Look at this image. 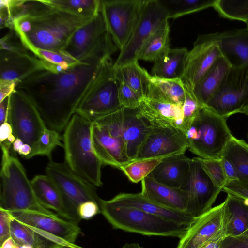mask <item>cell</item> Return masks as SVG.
<instances>
[{
    "label": "cell",
    "instance_id": "obj_1",
    "mask_svg": "<svg viewBox=\"0 0 248 248\" xmlns=\"http://www.w3.org/2000/svg\"><path fill=\"white\" fill-rule=\"evenodd\" d=\"M107 59L79 62L61 71L41 70L18 82L15 90L31 100L47 128L60 132L93 88Z\"/></svg>",
    "mask_w": 248,
    "mask_h": 248
},
{
    "label": "cell",
    "instance_id": "obj_2",
    "mask_svg": "<svg viewBox=\"0 0 248 248\" xmlns=\"http://www.w3.org/2000/svg\"><path fill=\"white\" fill-rule=\"evenodd\" d=\"M91 19L57 8L44 0H32L26 14L13 19V26L32 53L39 49L62 51L73 34Z\"/></svg>",
    "mask_w": 248,
    "mask_h": 248
},
{
    "label": "cell",
    "instance_id": "obj_3",
    "mask_svg": "<svg viewBox=\"0 0 248 248\" xmlns=\"http://www.w3.org/2000/svg\"><path fill=\"white\" fill-rule=\"evenodd\" d=\"M93 122L75 113L65 127L63 138L64 162L75 173L96 187H101L103 165L92 139Z\"/></svg>",
    "mask_w": 248,
    "mask_h": 248
},
{
    "label": "cell",
    "instance_id": "obj_4",
    "mask_svg": "<svg viewBox=\"0 0 248 248\" xmlns=\"http://www.w3.org/2000/svg\"><path fill=\"white\" fill-rule=\"evenodd\" d=\"M0 146V208L10 212L28 211L57 215L39 202L24 167L10 154V147L3 143Z\"/></svg>",
    "mask_w": 248,
    "mask_h": 248
},
{
    "label": "cell",
    "instance_id": "obj_5",
    "mask_svg": "<svg viewBox=\"0 0 248 248\" xmlns=\"http://www.w3.org/2000/svg\"><path fill=\"white\" fill-rule=\"evenodd\" d=\"M99 206L101 213L113 228L127 232L180 238L188 226L134 207L113 205L102 199Z\"/></svg>",
    "mask_w": 248,
    "mask_h": 248
},
{
    "label": "cell",
    "instance_id": "obj_6",
    "mask_svg": "<svg viewBox=\"0 0 248 248\" xmlns=\"http://www.w3.org/2000/svg\"><path fill=\"white\" fill-rule=\"evenodd\" d=\"M226 119L203 107L186 133L188 149L200 158L221 159L226 144L232 136Z\"/></svg>",
    "mask_w": 248,
    "mask_h": 248
},
{
    "label": "cell",
    "instance_id": "obj_7",
    "mask_svg": "<svg viewBox=\"0 0 248 248\" xmlns=\"http://www.w3.org/2000/svg\"><path fill=\"white\" fill-rule=\"evenodd\" d=\"M118 47L108 32L101 9L90 21L78 29L62 50L79 62L104 61Z\"/></svg>",
    "mask_w": 248,
    "mask_h": 248
},
{
    "label": "cell",
    "instance_id": "obj_8",
    "mask_svg": "<svg viewBox=\"0 0 248 248\" xmlns=\"http://www.w3.org/2000/svg\"><path fill=\"white\" fill-rule=\"evenodd\" d=\"M92 121L105 128L111 135L124 140L131 161L135 160L140 146L152 128L140 115L138 108H122Z\"/></svg>",
    "mask_w": 248,
    "mask_h": 248
},
{
    "label": "cell",
    "instance_id": "obj_9",
    "mask_svg": "<svg viewBox=\"0 0 248 248\" xmlns=\"http://www.w3.org/2000/svg\"><path fill=\"white\" fill-rule=\"evenodd\" d=\"M113 65L111 57L106 60L94 86L76 113L92 121L122 108L118 100L119 83L114 74Z\"/></svg>",
    "mask_w": 248,
    "mask_h": 248
},
{
    "label": "cell",
    "instance_id": "obj_10",
    "mask_svg": "<svg viewBox=\"0 0 248 248\" xmlns=\"http://www.w3.org/2000/svg\"><path fill=\"white\" fill-rule=\"evenodd\" d=\"M106 28L120 51L128 42L147 0H101Z\"/></svg>",
    "mask_w": 248,
    "mask_h": 248
},
{
    "label": "cell",
    "instance_id": "obj_11",
    "mask_svg": "<svg viewBox=\"0 0 248 248\" xmlns=\"http://www.w3.org/2000/svg\"><path fill=\"white\" fill-rule=\"evenodd\" d=\"M248 105V64L231 66L205 107L227 118Z\"/></svg>",
    "mask_w": 248,
    "mask_h": 248
},
{
    "label": "cell",
    "instance_id": "obj_12",
    "mask_svg": "<svg viewBox=\"0 0 248 248\" xmlns=\"http://www.w3.org/2000/svg\"><path fill=\"white\" fill-rule=\"evenodd\" d=\"M7 121L16 138L32 149L47 128L37 109L23 93L16 90L9 96Z\"/></svg>",
    "mask_w": 248,
    "mask_h": 248
},
{
    "label": "cell",
    "instance_id": "obj_13",
    "mask_svg": "<svg viewBox=\"0 0 248 248\" xmlns=\"http://www.w3.org/2000/svg\"><path fill=\"white\" fill-rule=\"evenodd\" d=\"M168 19L166 11L158 0H147L132 34L125 46L120 51L114 67L138 61L139 55L145 43Z\"/></svg>",
    "mask_w": 248,
    "mask_h": 248
},
{
    "label": "cell",
    "instance_id": "obj_14",
    "mask_svg": "<svg viewBox=\"0 0 248 248\" xmlns=\"http://www.w3.org/2000/svg\"><path fill=\"white\" fill-rule=\"evenodd\" d=\"M221 55L214 33L199 35L192 49L188 52L181 78L186 89L193 93L196 84Z\"/></svg>",
    "mask_w": 248,
    "mask_h": 248
},
{
    "label": "cell",
    "instance_id": "obj_15",
    "mask_svg": "<svg viewBox=\"0 0 248 248\" xmlns=\"http://www.w3.org/2000/svg\"><path fill=\"white\" fill-rule=\"evenodd\" d=\"M184 189L188 196L187 212L194 218L211 209L222 191L212 181L198 157L192 158L189 176Z\"/></svg>",
    "mask_w": 248,
    "mask_h": 248
},
{
    "label": "cell",
    "instance_id": "obj_16",
    "mask_svg": "<svg viewBox=\"0 0 248 248\" xmlns=\"http://www.w3.org/2000/svg\"><path fill=\"white\" fill-rule=\"evenodd\" d=\"M188 146L186 134L173 127H152L136 160L164 158L185 154Z\"/></svg>",
    "mask_w": 248,
    "mask_h": 248
},
{
    "label": "cell",
    "instance_id": "obj_17",
    "mask_svg": "<svg viewBox=\"0 0 248 248\" xmlns=\"http://www.w3.org/2000/svg\"><path fill=\"white\" fill-rule=\"evenodd\" d=\"M225 201L194 218L179 238L177 248H200L205 243L225 236Z\"/></svg>",
    "mask_w": 248,
    "mask_h": 248
},
{
    "label": "cell",
    "instance_id": "obj_18",
    "mask_svg": "<svg viewBox=\"0 0 248 248\" xmlns=\"http://www.w3.org/2000/svg\"><path fill=\"white\" fill-rule=\"evenodd\" d=\"M46 172L77 208L83 202L90 201L99 204L101 198L97 193V187L75 173L64 162L50 160Z\"/></svg>",
    "mask_w": 248,
    "mask_h": 248
},
{
    "label": "cell",
    "instance_id": "obj_19",
    "mask_svg": "<svg viewBox=\"0 0 248 248\" xmlns=\"http://www.w3.org/2000/svg\"><path fill=\"white\" fill-rule=\"evenodd\" d=\"M31 182L38 201L45 208L64 219L78 224L81 219L77 207L48 176L37 175Z\"/></svg>",
    "mask_w": 248,
    "mask_h": 248
},
{
    "label": "cell",
    "instance_id": "obj_20",
    "mask_svg": "<svg viewBox=\"0 0 248 248\" xmlns=\"http://www.w3.org/2000/svg\"><path fill=\"white\" fill-rule=\"evenodd\" d=\"M10 213L19 222L73 245H76V240L81 233V229L78 223L64 219L58 215L28 211Z\"/></svg>",
    "mask_w": 248,
    "mask_h": 248
},
{
    "label": "cell",
    "instance_id": "obj_21",
    "mask_svg": "<svg viewBox=\"0 0 248 248\" xmlns=\"http://www.w3.org/2000/svg\"><path fill=\"white\" fill-rule=\"evenodd\" d=\"M36 56L31 51L15 53L5 50L0 52V82H18L34 72L45 69H56Z\"/></svg>",
    "mask_w": 248,
    "mask_h": 248
},
{
    "label": "cell",
    "instance_id": "obj_22",
    "mask_svg": "<svg viewBox=\"0 0 248 248\" xmlns=\"http://www.w3.org/2000/svg\"><path fill=\"white\" fill-rule=\"evenodd\" d=\"M92 139L94 150L103 164L121 170L131 161L124 140L111 135L105 128L93 122Z\"/></svg>",
    "mask_w": 248,
    "mask_h": 248
},
{
    "label": "cell",
    "instance_id": "obj_23",
    "mask_svg": "<svg viewBox=\"0 0 248 248\" xmlns=\"http://www.w3.org/2000/svg\"><path fill=\"white\" fill-rule=\"evenodd\" d=\"M138 109L152 127L176 128L186 134L182 106L144 97Z\"/></svg>",
    "mask_w": 248,
    "mask_h": 248
},
{
    "label": "cell",
    "instance_id": "obj_24",
    "mask_svg": "<svg viewBox=\"0 0 248 248\" xmlns=\"http://www.w3.org/2000/svg\"><path fill=\"white\" fill-rule=\"evenodd\" d=\"M141 182L140 193L146 198L166 208L188 213V196L186 190L163 185L150 176Z\"/></svg>",
    "mask_w": 248,
    "mask_h": 248
},
{
    "label": "cell",
    "instance_id": "obj_25",
    "mask_svg": "<svg viewBox=\"0 0 248 248\" xmlns=\"http://www.w3.org/2000/svg\"><path fill=\"white\" fill-rule=\"evenodd\" d=\"M108 201L117 206L134 207L182 225L189 226L195 218L187 213L163 207L148 199L141 193H121Z\"/></svg>",
    "mask_w": 248,
    "mask_h": 248
},
{
    "label": "cell",
    "instance_id": "obj_26",
    "mask_svg": "<svg viewBox=\"0 0 248 248\" xmlns=\"http://www.w3.org/2000/svg\"><path fill=\"white\" fill-rule=\"evenodd\" d=\"M192 158L185 154L163 158L148 176L163 185L183 188L189 176Z\"/></svg>",
    "mask_w": 248,
    "mask_h": 248
},
{
    "label": "cell",
    "instance_id": "obj_27",
    "mask_svg": "<svg viewBox=\"0 0 248 248\" xmlns=\"http://www.w3.org/2000/svg\"><path fill=\"white\" fill-rule=\"evenodd\" d=\"M222 55L231 66L248 64V28L214 33Z\"/></svg>",
    "mask_w": 248,
    "mask_h": 248
},
{
    "label": "cell",
    "instance_id": "obj_28",
    "mask_svg": "<svg viewBox=\"0 0 248 248\" xmlns=\"http://www.w3.org/2000/svg\"><path fill=\"white\" fill-rule=\"evenodd\" d=\"M231 67V65L222 55L198 82L193 93L201 105L206 106L218 89Z\"/></svg>",
    "mask_w": 248,
    "mask_h": 248
},
{
    "label": "cell",
    "instance_id": "obj_29",
    "mask_svg": "<svg viewBox=\"0 0 248 248\" xmlns=\"http://www.w3.org/2000/svg\"><path fill=\"white\" fill-rule=\"evenodd\" d=\"M186 89L180 78L167 79L150 75L148 91L145 97L182 106Z\"/></svg>",
    "mask_w": 248,
    "mask_h": 248
},
{
    "label": "cell",
    "instance_id": "obj_30",
    "mask_svg": "<svg viewBox=\"0 0 248 248\" xmlns=\"http://www.w3.org/2000/svg\"><path fill=\"white\" fill-rule=\"evenodd\" d=\"M225 201V236H237L248 230V206L244 199L227 194Z\"/></svg>",
    "mask_w": 248,
    "mask_h": 248
},
{
    "label": "cell",
    "instance_id": "obj_31",
    "mask_svg": "<svg viewBox=\"0 0 248 248\" xmlns=\"http://www.w3.org/2000/svg\"><path fill=\"white\" fill-rule=\"evenodd\" d=\"M188 52L185 48L170 49L165 57L154 62L152 69L153 76L167 79H181Z\"/></svg>",
    "mask_w": 248,
    "mask_h": 248
},
{
    "label": "cell",
    "instance_id": "obj_32",
    "mask_svg": "<svg viewBox=\"0 0 248 248\" xmlns=\"http://www.w3.org/2000/svg\"><path fill=\"white\" fill-rule=\"evenodd\" d=\"M113 68L119 83H125L142 98L146 96L150 74L139 64L138 61L117 67L113 65Z\"/></svg>",
    "mask_w": 248,
    "mask_h": 248
},
{
    "label": "cell",
    "instance_id": "obj_33",
    "mask_svg": "<svg viewBox=\"0 0 248 248\" xmlns=\"http://www.w3.org/2000/svg\"><path fill=\"white\" fill-rule=\"evenodd\" d=\"M170 26L168 21L151 36L141 50L138 59L155 62L170 51Z\"/></svg>",
    "mask_w": 248,
    "mask_h": 248
},
{
    "label": "cell",
    "instance_id": "obj_34",
    "mask_svg": "<svg viewBox=\"0 0 248 248\" xmlns=\"http://www.w3.org/2000/svg\"><path fill=\"white\" fill-rule=\"evenodd\" d=\"M222 156L227 158L234 167L238 180H248V144L233 135L226 144Z\"/></svg>",
    "mask_w": 248,
    "mask_h": 248
},
{
    "label": "cell",
    "instance_id": "obj_35",
    "mask_svg": "<svg viewBox=\"0 0 248 248\" xmlns=\"http://www.w3.org/2000/svg\"><path fill=\"white\" fill-rule=\"evenodd\" d=\"M11 237L19 246L28 245L33 248H62L39 235L13 217L11 224Z\"/></svg>",
    "mask_w": 248,
    "mask_h": 248
},
{
    "label": "cell",
    "instance_id": "obj_36",
    "mask_svg": "<svg viewBox=\"0 0 248 248\" xmlns=\"http://www.w3.org/2000/svg\"><path fill=\"white\" fill-rule=\"evenodd\" d=\"M168 19H175L213 6L216 0H158Z\"/></svg>",
    "mask_w": 248,
    "mask_h": 248
},
{
    "label": "cell",
    "instance_id": "obj_37",
    "mask_svg": "<svg viewBox=\"0 0 248 248\" xmlns=\"http://www.w3.org/2000/svg\"><path fill=\"white\" fill-rule=\"evenodd\" d=\"M48 4L71 14L92 19L101 9V0H50Z\"/></svg>",
    "mask_w": 248,
    "mask_h": 248
},
{
    "label": "cell",
    "instance_id": "obj_38",
    "mask_svg": "<svg viewBox=\"0 0 248 248\" xmlns=\"http://www.w3.org/2000/svg\"><path fill=\"white\" fill-rule=\"evenodd\" d=\"M213 7L222 17L245 23L248 20V0H216Z\"/></svg>",
    "mask_w": 248,
    "mask_h": 248
},
{
    "label": "cell",
    "instance_id": "obj_39",
    "mask_svg": "<svg viewBox=\"0 0 248 248\" xmlns=\"http://www.w3.org/2000/svg\"><path fill=\"white\" fill-rule=\"evenodd\" d=\"M163 158L136 160L124 166L121 170L133 183H137L148 176Z\"/></svg>",
    "mask_w": 248,
    "mask_h": 248
},
{
    "label": "cell",
    "instance_id": "obj_40",
    "mask_svg": "<svg viewBox=\"0 0 248 248\" xmlns=\"http://www.w3.org/2000/svg\"><path fill=\"white\" fill-rule=\"evenodd\" d=\"M62 136L60 132L46 128L43 132L40 139L32 148L28 159L36 155H45L51 160L53 150L57 146L63 148Z\"/></svg>",
    "mask_w": 248,
    "mask_h": 248
},
{
    "label": "cell",
    "instance_id": "obj_41",
    "mask_svg": "<svg viewBox=\"0 0 248 248\" xmlns=\"http://www.w3.org/2000/svg\"><path fill=\"white\" fill-rule=\"evenodd\" d=\"M42 60L63 69H66L79 62L63 51H53L44 50H37L33 53Z\"/></svg>",
    "mask_w": 248,
    "mask_h": 248
},
{
    "label": "cell",
    "instance_id": "obj_42",
    "mask_svg": "<svg viewBox=\"0 0 248 248\" xmlns=\"http://www.w3.org/2000/svg\"><path fill=\"white\" fill-rule=\"evenodd\" d=\"M203 168L215 185L221 188L228 182L221 159H205L198 157Z\"/></svg>",
    "mask_w": 248,
    "mask_h": 248
},
{
    "label": "cell",
    "instance_id": "obj_43",
    "mask_svg": "<svg viewBox=\"0 0 248 248\" xmlns=\"http://www.w3.org/2000/svg\"><path fill=\"white\" fill-rule=\"evenodd\" d=\"M118 97L122 108H138L143 98L124 82H120Z\"/></svg>",
    "mask_w": 248,
    "mask_h": 248
},
{
    "label": "cell",
    "instance_id": "obj_44",
    "mask_svg": "<svg viewBox=\"0 0 248 248\" xmlns=\"http://www.w3.org/2000/svg\"><path fill=\"white\" fill-rule=\"evenodd\" d=\"M203 107L198 102L193 93L186 89L185 101L182 106L186 132L192 120Z\"/></svg>",
    "mask_w": 248,
    "mask_h": 248
},
{
    "label": "cell",
    "instance_id": "obj_45",
    "mask_svg": "<svg viewBox=\"0 0 248 248\" xmlns=\"http://www.w3.org/2000/svg\"><path fill=\"white\" fill-rule=\"evenodd\" d=\"M222 191L238 196L248 199V180H233L228 182Z\"/></svg>",
    "mask_w": 248,
    "mask_h": 248
},
{
    "label": "cell",
    "instance_id": "obj_46",
    "mask_svg": "<svg viewBox=\"0 0 248 248\" xmlns=\"http://www.w3.org/2000/svg\"><path fill=\"white\" fill-rule=\"evenodd\" d=\"M219 248H248V230L237 236H225Z\"/></svg>",
    "mask_w": 248,
    "mask_h": 248
},
{
    "label": "cell",
    "instance_id": "obj_47",
    "mask_svg": "<svg viewBox=\"0 0 248 248\" xmlns=\"http://www.w3.org/2000/svg\"><path fill=\"white\" fill-rule=\"evenodd\" d=\"M80 219H89L99 213H101L99 204L92 201L85 202L77 208Z\"/></svg>",
    "mask_w": 248,
    "mask_h": 248
},
{
    "label": "cell",
    "instance_id": "obj_48",
    "mask_svg": "<svg viewBox=\"0 0 248 248\" xmlns=\"http://www.w3.org/2000/svg\"><path fill=\"white\" fill-rule=\"evenodd\" d=\"M11 213L0 208V245L11 237Z\"/></svg>",
    "mask_w": 248,
    "mask_h": 248
},
{
    "label": "cell",
    "instance_id": "obj_49",
    "mask_svg": "<svg viewBox=\"0 0 248 248\" xmlns=\"http://www.w3.org/2000/svg\"><path fill=\"white\" fill-rule=\"evenodd\" d=\"M221 160L228 182L231 181L238 180L237 172L232 163L223 156L221 157Z\"/></svg>",
    "mask_w": 248,
    "mask_h": 248
},
{
    "label": "cell",
    "instance_id": "obj_50",
    "mask_svg": "<svg viewBox=\"0 0 248 248\" xmlns=\"http://www.w3.org/2000/svg\"><path fill=\"white\" fill-rule=\"evenodd\" d=\"M16 84V82H0V102L10 95Z\"/></svg>",
    "mask_w": 248,
    "mask_h": 248
},
{
    "label": "cell",
    "instance_id": "obj_51",
    "mask_svg": "<svg viewBox=\"0 0 248 248\" xmlns=\"http://www.w3.org/2000/svg\"><path fill=\"white\" fill-rule=\"evenodd\" d=\"M13 129L11 124L7 122L0 124V142L3 143L13 135Z\"/></svg>",
    "mask_w": 248,
    "mask_h": 248
},
{
    "label": "cell",
    "instance_id": "obj_52",
    "mask_svg": "<svg viewBox=\"0 0 248 248\" xmlns=\"http://www.w3.org/2000/svg\"><path fill=\"white\" fill-rule=\"evenodd\" d=\"M9 96L0 102V124L7 121Z\"/></svg>",
    "mask_w": 248,
    "mask_h": 248
},
{
    "label": "cell",
    "instance_id": "obj_53",
    "mask_svg": "<svg viewBox=\"0 0 248 248\" xmlns=\"http://www.w3.org/2000/svg\"><path fill=\"white\" fill-rule=\"evenodd\" d=\"M225 236H220L208 241L200 248H219L221 242Z\"/></svg>",
    "mask_w": 248,
    "mask_h": 248
},
{
    "label": "cell",
    "instance_id": "obj_54",
    "mask_svg": "<svg viewBox=\"0 0 248 248\" xmlns=\"http://www.w3.org/2000/svg\"><path fill=\"white\" fill-rule=\"evenodd\" d=\"M0 245V248H20L16 241L10 237L5 240Z\"/></svg>",
    "mask_w": 248,
    "mask_h": 248
},
{
    "label": "cell",
    "instance_id": "obj_55",
    "mask_svg": "<svg viewBox=\"0 0 248 248\" xmlns=\"http://www.w3.org/2000/svg\"><path fill=\"white\" fill-rule=\"evenodd\" d=\"M24 143L21 139L16 138L12 145L13 150L18 153Z\"/></svg>",
    "mask_w": 248,
    "mask_h": 248
},
{
    "label": "cell",
    "instance_id": "obj_56",
    "mask_svg": "<svg viewBox=\"0 0 248 248\" xmlns=\"http://www.w3.org/2000/svg\"><path fill=\"white\" fill-rule=\"evenodd\" d=\"M122 248H143L137 243H126Z\"/></svg>",
    "mask_w": 248,
    "mask_h": 248
},
{
    "label": "cell",
    "instance_id": "obj_57",
    "mask_svg": "<svg viewBox=\"0 0 248 248\" xmlns=\"http://www.w3.org/2000/svg\"><path fill=\"white\" fill-rule=\"evenodd\" d=\"M239 113H243L248 116V105L242 108Z\"/></svg>",
    "mask_w": 248,
    "mask_h": 248
},
{
    "label": "cell",
    "instance_id": "obj_58",
    "mask_svg": "<svg viewBox=\"0 0 248 248\" xmlns=\"http://www.w3.org/2000/svg\"><path fill=\"white\" fill-rule=\"evenodd\" d=\"M19 246L20 248H33L32 247L28 245H21Z\"/></svg>",
    "mask_w": 248,
    "mask_h": 248
},
{
    "label": "cell",
    "instance_id": "obj_59",
    "mask_svg": "<svg viewBox=\"0 0 248 248\" xmlns=\"http://www.w3.org/2000/svg\"><path fill=\"white\" fill-rule=\"evenodd\" d=\"M244 203L247 206H248V199H244Z\"/></svg>",
    "mask_w": 248,
    "mask_h": 248
},
{
    "label": "cell",
    "instance_id": "obj_60",
    "mask_svg": "<svg viewBox=\"0 0 248 248\" xmlns=\"http://www.w3.org/2000/svg\"><path fill=\"white\" fill-rule=\"evenodd\" d=\"M246 27H247V28H248V21L246 23Z\"/></svg>",
    "mask_w": 248,
    "mask_h": 248
}]
</instances>
